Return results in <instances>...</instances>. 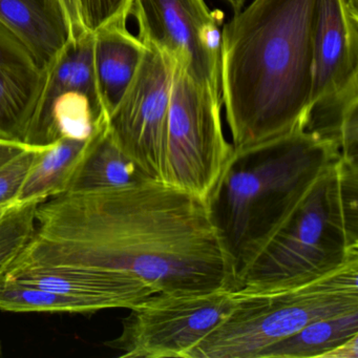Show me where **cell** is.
Masks as SVG:
<instances>
[{"mask_svg":"<svg viewBox=\"0 0 358 358\" xmlns=\"http://www.w3.org/2000/svg\"><path fill=\"white\" fill-rule=\"evenodd\" d=\"M138 38L185 64L199 83L221 93L220 20L205 0H131Z\"/></svg>","mask_w":358,"mask_h":358,"instance_id":"obj_10","label":"cell"},{"mask_svg":"<svg viewBox=\"0 0 358 358\" xmlns=\"http://www.w3.org/2000/svg\"><path fill=\"white\" fill-rule=\"evenodd\" d=\"M106 310L101 303L81 299L0 275V311L89 314Z\"/></svg>","mask_w":358,"mask_h":358,"instance_id":"obj_19","label":"cell"},{"mask_svg":"<svg viewBox=\"0 0 358 358\" xmlns=\"http://www.w3.org/2000/svg\"><path fill=\"white\" fill-rule=\"evenodd\" d=\"M106 122L108 120L102 122L87 139L62 138L41 146L35 155L16 202L18 204L32 201L41 203L68 192L73 178L89 154L100 129Z\"/></svg>","mask_w":358,"mask_h":358,"instance_id":"obj_15","label":"cell"},{"mask_svg":"<svg viewBox=\"0 0 358 358\" xmlns=\"http://www.w3.org/2000/svg\"><path fill=\"white\" fill-rule=\"evenodd\" d=\"M8 280L99 301L106 309L131 310L150 299L144 289L124 276L103 270L36 266L8 269Z\"/></svg>","mask_w":358,"mask_h":358,"instance_id":"obj_12","label":"cell"},{"mask_svg":"<svg viewBox=\"0 0 358 358\" xmlns=\"http://www.w3.org/2000/svg\"><path fill=\"white\" fill-rule=\"evenodd\" d=\"M41 146H29L0 166V205L18 204V194Z\"/></svg>","mask_w":358,"mask_h":358,"instance_id":"obj_21","label":"cell"},{"mask_svg":"<svg viewBox=\"0 0 358 358\" xmlns=\"http://www.w3.org/2000/svg\"><path fill=\"white\" fill-rule=\"evenodd\" d=\"M0 22L28 48L39 70L69 41L59 0H0Z\"/></svg>","mask_w":358,"mask_h":358,"instance_id":"obj_14","label":"cell"},{"mask_svg":"<svg viewBox=\"0 0 358 358\" xmlns=\"http://www.w3.org/2000/svg\"><path fill=\"white\" fill-rule=\"evenodd\" d=\"M148 180L152 179L113 141L106 122L73 178L68 192L127 187Z\"/></svg>","mask_w":358,"mask_h":358,"instance_id":"obj_16","label":"cell"},{"mask_svg":"<svg viewBox=\"0 0 358 358\" xmlns=\"http://www.w3.org/2000/svg\"><path fill=\"white\" fill-rule=\"evenodd\" d=\"M232 290L158 293L131 308L120 334L104 345L119 357L188 358L232 307Z\"/></svg>","mask_w":358,"mask_h":358,"instance_id":"obj_7","label":"cell"},{"mask_svg":"<svg viewBox=\"0 0 358 358\" xmlns=\"http://www.w3.org/2000/svg\"><path fill=\"white\" fill-rule=\"evenodd\" d=\"M173 59L165 184L206 200L234 146L224 136L221 93L199 83L183 62Z\"/></svg>","mask_w":358,"mask_h":358,"instance_id":"obj_6","label":"cell"},{"mask_svg":"<svg viewBox=\"0 0 358 358\" xmlns=\"http://www.w3.org/2000/svg\"><path fill=\"white\" fill-rule=\"evenodd\" d=\"M318 0H253L224 26L221 98L234 148L288 133L312 89Z\"/></svg>","mask_w":358,"mask_h":358,"instance_id":"obj_2","label":"cell"},{"mask_svg":"<svg viewBox=\"0 0 358 358\" xmlns=\"http://www.w3.org/2000/svg\"><path fill=\"white\" fill-rule=\"evenodd\" d=\"M131 3V0H78L83 26L93 33L117 18H129Z\"/></svg>","mask_w":358,"mask_h":358,"instance_id":"obj_22","label":"cell"},{"mask_svg":"<svg viewBox=\"0 0 358 358\" xmlns=\"http://www.w3.org/2000/svg\"><path fill=\"white\" fill-rule=\"evenodd\" d=\"M41 70L0 62V140L29 145Z\"/></svg>","mask_w":358,"mask_h":358,"instance_id":"obj_17","label":"cell"},{"mask_svg":"<svg viewBox=\"0 0 358 358\" xmlns=\"http://www.w3.org/2000/svg\"><path fill=\"white\" fill-rule=\"evenodd\" d=\"M127 17L117 18L93 32L96 87L106 117L133 80L146 45L127 29Z\"/></svg>","mask_w":358,"mask_h":358,"instance_id":"obj_13","label":"cell"},{"mask_svg":"<svg viewBox=\"0 0 358 358\" xmlns=\"http://www.w3.org/2000/svg\"><path fill=\"white\" fill-rule=\"evenodd\" d=\"M357 85L358 15L343 0H318L309 104Z\"/></svg>","mask_w":358,"mask_h":358,"instance_id":"obj_11","label":"cell"},{"mask_svg":"<svg viewBox=\"0 0 358 358\" xmlns=\"http://www.w3.org/2000/svg\"><path fill=\"white\" fill-rule=\"evenodd\" d=\"M39 203L15 204L0 215V275L7 271L32 236Z\"/></svg>","mask_w":358,"mask_h":358,"instance_id":"obj_20","label":"cell"},{"mask_svg":"<svg viewBox=\"0 0 358 358\" xmlns=\"http://www.w3.org/2000/svg\"><path fill=\"white\" fill-rule=\"evenodd\" d=\"M341 157L336 144L299 124L278 137L234 148L205 201L231 257L238 288L245 269Z\"/></svg>","mask_w":358,"mask_h":358,"instance_id":"obj_3","label":"cell"},{"mask_svg":"<svg viewBox=\"0 0 358 358\" xmlns=\"http://www.w3.org/2000/svg\"><path fill=\"white\" fill-rule=\"evenodd\" d=\"M358 334L341 343L334 349L324 353L320 358H357Z\"/></svg>","mask_w":358,"mask_h":358,"instance_id":"obj_25","label":"cell"},{"mask_svg":"<svg viewBox=\"0 0 358 358\" xmlns=\"http://www.w3.org/2000/svg\"><path fill=\"white\" fill-rule=\"evenodd\" d=\"M145 45L133 80L108 116V131L150 179L165 183L175 59L155 45Z\"/></svg>","mask_w":358,"mask_h":358,"instance_id":"obj_9","label":"cell"},{"mask_svg":"<svg viewBox=\"0 0 358 358\" xmlns=\"http://www.w3.org/2000/svg\"><path fill=\"white\" fill-rule=\"evenodd\" d=\"M223 320L188 358H257L268 345L313 320L358 310V259L296 286L232 291Z\"/></svg>","mask_w":358,"mask_h":358,"instance_id":"obj_5","label":"cell"},{"mask_svg":"<svg viewBox=\"0 0 358 358\" xmlns=\"http://www.w3.org/2000/svg\"><path fill=\"white\" fill-rule=\"evenodd\" d=\"M106 120L94 75L93 33L87 32L66 41L41 69L28 143L87 139Z\"/></svg>","mask_w":358,"mask_h":358,"instance_id":"obj_8","label":"cell"},{"mask_svg":"<svg viewBox=\"0 0 358 358\" xmlns=\"http://www.w3.org/2000/svg\"><path fill=\"white\" fill-rule=\"evenodd\" d=\"M12 206H13V205H0V215H3V213H6V211Z\"/></svg>","mask_w":358,"mask_h":358,"instance_id":"obj_29","label":"cell"},{"mask_svg":"<svg viewBox=\"0 0 358 358\" xmlns=\"http://www.w3.org/2000/svg\"><path fill=\"white\" fill-rule=\"evenodd\" d=\"M36 266L114 272L150 296L238 289L206 201L155 180L39 203L32 236L8 269Z\"/></svg>","mask_w":358,"mask_h":358,"instance_id":"obj_1","label":"cell"},{"mask_svg":"<svg viewBox=\"0 0 358 358\" xmlns=\"http://www.w3.org/2000/svg\"><path fill=\"white\" fill-rule=\"evenodd\" d=\"M0 62L39 70L28 48L1 22H0Z\"/></svg>","mask_w":358,"mask_h":358,"instance_id":"obj_23","label":"cell"},{"mask_svg":"<svg viewBox=\"0 0 358 358\" xmlns=\"http://www.w3.org/2000/svg\"><path fill=\"white\" fill-rule=\"evenodd\" d=\"M345 7L354 15H358V0H343Z\"/></svg>","mask_w":358,"mask_h":358,"instance_id":"obj_27","label":"cell"},{"mask_svg":"<svg viewBox=\"0 0 358 358\" xmlns=\"http://www.w3.org/2000/svg\"><path fill=\"white\" fill-rule=\"evenodd\" d=\"M59 3L68 29L69 41L78 38L85 33L89 32L81 20L78 0H59Z\"/></svg>","mask_w":358,"mask_h":358,"instance_id":"obj_24","label":"cell"},{"mask_svg":"<svg viewBox=\"0 0 358 358\" xmlns=\"http://www.w3.org/2000/svg\"><path fill=\"white\" fill-rule=\"evenodd\" d=\"M29 148V146L22 145V144L15 143V142L3 141L0 140V166L5 164L10 159L20 154L22 150Z\"/></svg>","mask_w":358,"mask_h":358,"instance_id":"obj_26","label":"cell"},{"mask_svg":"<svg viewBox=\"0 0 358 358\" xmlns=\"http://www.w3.org/2000/svg\"><path fill=\"white\" fill-rule=\"evenodd\" d=\"M226 1L229 3L230 7H231L232 10L234 11V13H236V12L243 9V6H244L246 0H226Z\"/></svg>","mask_w":358,"mask_h":358,"instance_id":"obj_28","label":"cell"},{"mask_svg":"<svg viewBox=\"0 0 358 358\" xmlns=\"http://www.w3.org/2000/svg\"><path fill=\"white\" fill-rule=\"evenodd\" d=\"M358 334V310L320 318L294 334L268 345L257 358H320Z\"/></svg>","mask_w":358,"mask_h":358,"instance_id":"obj_18","label":"cell"},{"mask_svg":"<svg viewBox=\"0 0 358 358\" xmlns=\"http://www.w3.org/2000/svg\"><path fill=\"white\" fill-rule=\"evenodd\" d=\"M354 259H358V163L341 157L245 269L238 288L305 284Z\"/></svg>","mask_w":358,"mask_h":358,"instance_id":"obj_4","label":"cell"}]
</instances>
